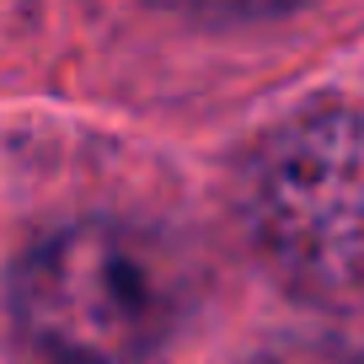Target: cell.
Instances as JSON below:
<instances>
[{
	"label": "cell",
	"mask_w": 364,
	"mask_h": 364,
	"mask_svg": "<svg viewBox=\"0 0 364 364\" xmlns=\"http://www.w3.org/2000/svg\"><path fill=\"white\" fill-rule=\"evenodd\" d=\"M252 364H364V353L338 338H284L273 348H262Z\"/></svg>",
	"instance_id": "3957f363"
},
{
	"label": "cell",
	"mask_w": 364,
	"mask_h": 364,
	"mask_svg": "<svg viewBox=\"0 0 364 364\" xmlns=\"http://www.w3.org/2000/svg\"><path fill=\"white\" fill-rule=\"evenodd\" d=\"M262 257L311 300H364V113L316 107L262 139L247 177Z\"/></svg>",
	"instance_id": "7a4b0ae2"
},
{
	"label": "cell",
	"mask_w": 364,
	"mask_h": 364,
	"mask_svg": "<svg viewBox=\"0 0 364 364\" xmlns=\"http://www.w3.org/2000/svg\"><path fill=\"white\" fill-rule=\"evenodd\" d=\"M177 311V257L124 220H75L11 273V321L43 364H139Z\"/></svg>",
	"instance_id": "6da1fadb"
}]
</instances>
